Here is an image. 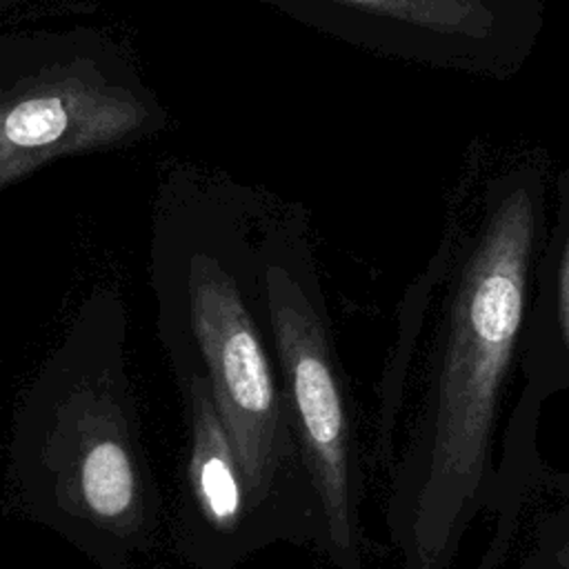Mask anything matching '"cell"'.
Returning a JSON list of instances; mask_svg holds the SVG:
<instances>
[{
  "label": "cell",
  "mask_w": 569,
  "mask_h": 569,
  "mask_svg": "<svg viewBox=\"0 0 569 569\" xmlns=\"http://www.w3.org/2000/svg\"><path fill=\"white\" fill-rule=\"evenodd\" d=\"M71 409L76 431L69 440L67 491L96 522L129 527L140 513V476L116 422V407L98 385H84L73 396Z\"/></svg>",
  "instance_id": "7"
},
{
  "label": "cell",
  "mask_w": 569,
  "mask_h": 569,
  "mask_svg": "<svg viewBox=\"0 0 569 569\" xmlns=\"http://www.w3.org/2000/svg\"><path fill=\"white\" fill-rule=\"evenodd\" d=\"M260 207L220 187L184 189L153 207L149 284L162 331L189 349L236 449L247 502L269 489L287 451L269 351Z\"/></svg>",
  "instance_id": "2"
},
{
  "label": "cell",
  "mask_w": 569,
  "mask_h": 569,
  "mask_svg": "<svg viewBox=\"0 0 569 569\" xmlns=\"http://www.w3.org/2000/svg\"><path fill=\"white\" fill-rule=\"evenodd\" d=\"M520 569H569V496L540 520Z\"/></svg>",
  "instance_id": "9"
},
{
  "label": "cell",
  "mask_w": 569,
  "mask_h": 569,
  "mask_svg": "<svg viewBox=\"0 0 569 569\" xmlns=\"http://www.w3.org/2000/svg\"><path fill=\"white\" fill-rule=\"evenodd\" d=\"M553 158L536 142L473 138L442 229L409 282L380 387V453L413 389L409 436L389 491L400 569H451L469 527L496 518L478 569H496L527 491L496 460L498 433H536L540 411L500 422L520 373L522 333L551 218Z\"/></svg>",
  "instance_id": "1"
},
{
  "label": "cell",
  "mask_w": 569,
  "mask_h": 569,
  "mask_svg": "<svg viewBox=\"0 0 569 569\" xmlns=\"http://www.w3.org/2000/svg\"><path fill=\"white\" fill-rule=\"evenodd\" d=\"M367 53L507 82L538 51L547 0H262Z\"/></svg>",
  "instance_id": "5"
},
{
  "label": "cell",
  "mask_w": 569,
  "mask_h": 569,
  "mask_svg": "<svg viewBox=\"0 0 569 569\" xmlns=\"http://www.w3.org/2000/svg\"><path fill=\"white\" fill-rule=\"evenodd\" d=\"M520 400L569 391V164L553 178V213L536 267L520 353Z\"/></svg>",
  "instance_id": "6"
},
{
  "label": "cell",
  "mask_w": 569,
  "mask_h": 569,
  "mask_svg": "<svg viewBox=\"0 0 569 569\" xmlns=\"http://www.w3.org/2000/svg\"><path fill=\"white\" fill-rule=\"evenodd\" d=\"M167 124L136 58L109 31L0 33V193L58 158L136 147Z\"/></svg>",
  "instance_id": "3"
},
{
  "label": "cell",
  "mask_w": 569,
  "mask_h": 569,
  "mask_svg": "<svg viewBox=\"0 0 569 569\" xmlns=\"http://www.w3.org/2000/svg\"><path fill=\"white\" fill-rule=\"evenodd\" d=\"M189 402L193 427L189 478L196 505L211 527L233 529L247 502L244 476L211 389L198 373H189Z\"/></svg>",
  "instance_id": "8"
},
{
  "label": "cell",
  "mask_w": 569,
  "mask_h": 569,
  "mask_svg": "<svg viewBox=\"0 0 569 569\" xmlns=\"http://www.w3.org/2000/svg\"><path fill=\"white\" fill-rule=\"evenodd\" d=\"M276 360L298 425L327 542L340 569H360L358 465L351 411L307 211L269 193L260 231Z\"/></svg>",
  "instance_id": "4"
}]
</instances>
